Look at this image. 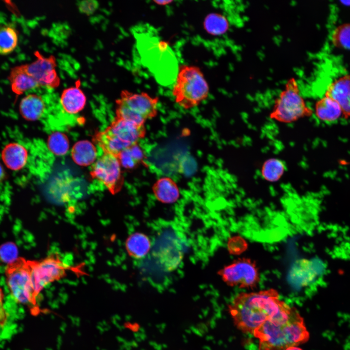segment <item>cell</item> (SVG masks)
<instances>
[{"label": "cell", "mask_w": 350, "mask_h": 350, "mask_svg": "<svg viewBox=\"0 0 350 350\" xmlns=\"http://www.w3.org/2000/svg\"><path fill=\"white\" fill-rule=\"evenodd\" d=\"M259 350H286L306 342L309 333L303 318L295 307L287 305L253 332Z\"/></svg>", "instance_id": "1"}, {"label": "cell", "mask_w": 350, "mask_h": 350, "mask_svg": "<svg viewBox=\"0 0 350 350\" xmlns=\"http://www.w3.org/2000/svg\"><path fill=\"white\" fill-rule=\"evenodd\" d=\"M287 305L275 289H269L239 294L230 304L229 309L237 328L244 333L253 334Z\"/></svg>", "instance_id": "2"}, {"label": "cell", "mask_w": 350, "mask_h": 350, "mask_svg": "<svg viewBox=\"0 0 350 350\" xmlns=\"http://www.w3.org/2000/svg\"><path fill=\"white\" fill-rule=\"evenodd\" d=\"M146 134L145 125L137 124L115 117L106 128L94 135L93 141L104 153L118 157L123 150L138 143Z\"/></svg>", "instance_id": "3"}, {"label": "cell", "mask_w": 350, "mask_h": 350, "mask_svg": "<svg viewBox=\"0 0 350 350\" xmlns=\"http://www.w3.org/2000/svg\"><path fill=\"white\" fill-rule=\"evenodd\" d=\"M209 94V85L199 68L179 66L172 95L180 107L185 109L195 107L205 100Z\"/></svg>", "instance_id": "4"}, {"label": "cell", "mask_w": 350, "mask_h": 350, "mask_svg": "<svg viewBox=\"0 0 350 350\" xmlns=\"http://www.w3.org/2000/svg\"><path fill=\"white\" fill-rule=\"evenodd\" d=\"M313 110L301 95L297 79L290 77L275 99L269 117L278 122L289 124L310 117Z\"/></svg>", "instance_id": "5"}, {"label": "cell", "mask_w": 350, "mask_h": 350, "mask_svg": "<svg viewBox=\"0 0 350 350\" xmlns=\"http://www.w3.org/2000/svg\"><path fill=\"white\" fill-rule=\"evenodd\" d=\"M6 281L10 294L18 303L29 307L38 313L36 295L32 276L31 260L18 258L7 264L5 270Z\"/></svg>", "instance_id": "6"}, {"label": "cell", "mask_w": 350, "mask_h": 350, "mask_svg": "<svg viewBox=\"0 0 350 350\" xmlns=\"http://www.w3.org/2000/svg\"><path fill=\"white\" fill-rule=\"evenodd\" d=\"M159 99L146 92L121 91L116 101V117L139 125L156 117L158 113Z\"/></svg>", "instance_id": "7"}, {"label": "cell", "mask_w": 350, "mask_h": 350, "mask_svg": "<svg viewBox=\"0 0 350 350\" xmlns=\"http://www.w3.org/2000/svg\"><path fill=\"white\" fill-rule=\"evenodd\" d=\"M223 280L230 286L253 289L260 281L256 262L248 258H239L218 272Z\"/></svg>", "instance_id": "8"}, {"label": "cell", "mask_w": 350, "mask_h": 350, "mask_svg": "<svg viewBox=\"0 0 350 350\" xmlns=\"http://www.w3.org/2000/svg\"><path fill=\"white\" fill-rule=\"evenodd\" d=\"M32 276L37 296L48 284L58 280L73 268L68 266L55 254H51L41 261H31Z\"/></svg>", "instance_id": "9"}, {"label": "cell", "mask_w": 350, "mask_h": 350, "mask_svg": "<svg viewBox=\"0 0 350 350\" xmlns=\"http://www.w3.org/2000/svg\"><path fill=\"white\" fill-rule=\"evenodd\" d=\"M121 167L117 157L104 153L91 165L90 174L115 194L121 191L124 183Z\"/></svg>", "instance_id": "10"}, {"label": "cell", "mask_w": 350, "mask_h": 350, "mask_svg": "<svg viewBox=\"0 0 350 350\" xmlns=\"http://www.w3.org/2000/svg\"><path fill=\"white\" fill-rule=\"evenodd\" d=\"M36 59L30 64H25L28 73L36 81L39 86L56 88L60 83L56 72L55 57H46L38 51L35 52Z\"/></svg>", "instance_id": "11"}, {"label": "cell", "mask_w": 350, "mask_h": 350, "mask_svg": "<svg viewBox=\"0 0 350 350\" xmlns=\"http://www.w3.org/2000/svg\"><path fill=\"white\" fill-rule=\"evenodd\" d=\"M325 95L336 101L342 114L350 117V74L341 76L332 82L328 87Z\"/></svg>", "instance_id": "12"}, {"label": "cell", "mask_w": 350, "mask_h": 350, "mask_svg": "<svg viewBox=\"0 0 350 350\" xmlns=\"http://www.w3.org/2000/svg\"><path fill=\"white\" fill-rule=\"evenodd\" d=\"M4 165L9 169L17 171L26 164L28 152L27 149L18 142H10L3 147L1 154Z\"/></svg>", "instance_id": "13"}, {"label": "cell", "mask_w": 350, "mask_h": 350, "mask_svg": "<svg viewBox=\"0 0 350 350\" xmlns=\"http://www.w3.org/2000/svg\"><path fill=\"white\" fill-rule=\"evenodd\" d=\"M80 82L78 81L75 86L64 89L61 93V105L63 109L69 114H77L83 110L86 105L87 98L80 88Z\"/></svg>", "instance_id": "14"}, {"label": "cell", "mask_w": 350, "mask_h": 350, "mask_svg": "<svg viewBox=\"0 0 350 350\" xmlns=\"http://www.w3.org/2000/svg\"><path fill=\"white\" fill-rule=\"evenodd\" d=\"M8 79L12 91L17 96L39 87L36 81L27 71L25 64L12 68Z\"/></svg>", "instance_id": "15"}, {"label": "cell", "mask_w": 350, "mask_h": 350, "mask_svg": "<svg viewBox=\"0 0 350 350\" xmlns=\"http://www.w3.org/2000/svg\"><path fill=\"white\" fill-rule=\"evenodd\" d=\"M45 109V103L41 96L28 94L22 98L19 105L20 114L26 121H35L39 119Z\"/></svg>", "instance_id": "16"}, {"label": "cell", "mask_w": 350, "mask_h": 350, "mask_svg": "<svg viewBox=\"0 0 350 350\" xmlns=\"http://www.w3.org/2000/svg\"><path fill=\"white\" fill-rule=\"evenodd\" d=\"M152 190L156 199L163 203H173L179 197V190L177 185L168 177H163L157 180L153 185Z\"/></svg>", "instance_id": "17"}, {"label": "cell", "mask_w": 350, "mask_h": 350, "mask_svg": "<svg viewBox=\"0 0 350 350\" xmlns=\"http://www.w3.org/2000/svg\"><path fill=\"white\" fill-rule=\"evenodd\" d=\"M315 113L319 120L325 122H332L339 118L342 111L336 101L324 95L315 103Z\"/></svg>", "instance_id": "18"}, {"label": "cell", "mask_w": 350, "mask_h": 350, "mask_svg": "<svg viewBox=\"0 0 350 350\" xmlns=\"http://www.w3.org/2000/svg\"><path fill=\"white\" fill-rule=\"evenodd\" d=\"M159 248L157 250V255L161 264L167 270L175 269L179 263L182 257L180 246L175 240L163 242V245Z\"/></svg>", "instance_id": "19"}, {"label": "cell", "mask_w": 350, "mask_h": 350, "mask_svg": "<svg viewBox=\"0 0 350 350\" xmlns=\"http://www.w3.org/2000/svg\"><path fill=\"white\" fill-rule=\"evenodd\" d=\"M71 156L74 162L78 165L87 166L93 164L97 159V150L93 143L88 140H80L73 145Z\"/></svg>", "instance_id": "20"}, {"label": "cell", "mask_w": 350, "mask_h": 350, "mask_svg": "<svg viewBox=\"0 0 350 350\" xmlns=\"http://www.w3.org/2000/svg\"><path fill=\"white\" fill-rule=\"evenodd\" d=\"M151 245L149 238L140 232H135L129 235L125 243L128 255L135 259L144 257L149 251Z\"/></svg>", "instance_id": "21"}, {"label": "cell", "mask_w": 350, "mask_h": 350, "mask_svg": "<svg viewBox=\"0 0 350 350\" xmlns=\"http://www.w3.org/2000/svg\"><path fill=\"white\" fill-rule=\"evenodd\" d=\"M285 170V164L282 160L276 158H271L263 162L260 173L263 179L274 183L281 179Z\"/></svg>", "instance_id": "22"}, {"label": "cell", "mask_w": 350, "mask_h": 350, "mask_svg": "<svg viewBox=\"0 0 350 350\" xmlns=\"http://www.w3.org/2000/svg\"><path fill=\"white\" fill-rule=\"evenodd\" d=\"M144 157V151L138 143L123 150L117 158L122 167L133 169L143 162Z\"/></svg>", "instance_id": "23"}, {"label": "cell", "mask_w": 350, "mask_h": 350, "mask_svg": "<svg viewBox=\"0 0 350 350\" xmlns=\"http://www.w3.org/2000/svg\"><path fill=\"white\" fill-rule=\"evenodd\" d=\"M18 36L16 29L10 26L0 27V55L12 53L17 48Z\"/></svg>", "instance_id": "24"}, {"label": "cell", "mask_w": 350, "mask_h": 350, "mask_svg": "<svg viewBox=\"0 0 350 350\" xmlns=\"http://www.w3.org/2000/svg\"><path fill=\"white\" fill-rule=\"evenodd\" d=\"M207 32L213 35H220L226 33L229 28V22L225 16L213 13L208 15L204 22Z\"/></svg>", "instance_id": "25"}, {"label": "cell", "mask_w": 350, "mask_h": 350, "mask_svg": "<svg viewBox=\"0 0 350 350\" xmlns=\"http://www.w3.org/2000/svg\"><path fill=\"white\" fill-rule=\"evenodd\" d=\"M47 146L50 151L56 156L65 155L69 149L68 137L64 133L55 132L51 134L47 140Z\"/></svg>", "instance_id": "26"}, {"label": "cell", "mask_w": 350, "mask_h": 350, "mask_svg": "<svg viewBox=\"0 0 350 350\" xmlns=\"http://www.w3.org/2000/svg\"><path fill=\"white\" fill-rule=\"evenodd\" d=\"M332 42L337 48L350 50V23L337 26L332 33Z\"/></svg>", "instance_id": "27"}, {"label": "cell", "mask_w": 350, "mask_h": 350, "mask_svg": "<svg viewBox=\"0 0 350 350\" xmlns=\"http://www.w3.org/2000/svg\"><path fill=\"white\" fill-rule=\"evenodd\" d=\"M17 246L12 242H7L0 246V261L7 264L18 259Z\"/></svg>", "instance_id": "28"}, {"label": "cell", "mask_w": 350, "mask_h": 350, "mask_svg": "<svg viewBox=\"0 0 350 350\" xmlns=\"http://www.w3.org/2000/svg\"><path fill=\"white\" fill-rule=\"evenodd\" d=\"M247 245L245 240L238 236L233 237L228 243V248L230 253L238 255L245 251Z\"/></svg>", "instance_id": "29"}, {"label": "cell", "mask_w": 350, "mask_h": 350, "mask_svg": "<svg viewBox=\"0 0 350 350\" xmlns=\"http://www.w3.org/2000/svg\"><path fill=\"white\" fill-rule=\"evenodd\" d=\"M99 3L95 0H85L78 2L77 5L79 11L87 15L93 14L98 9Z\"/></svg>", "instance_id": "30"}, {"label": "cell", "mask_w": 350, "mask_h": 350, "mask_svg": "<svg viewBox=\"0 0 350 350\" xmlns=\"http://www.w3.org/2000/svg\"><path fill=\"white\" fill-rule=\"evenodd\" d=\"M4 295L1 288L0 287V325L3 326L7 322V315L4 307L3 299Z\"/></svg>", "instance_id": "31"}, {"label": "cell", "mask_w": 350, "mask_h": 350, "mask_svg": "<svg viewBox=\"0 0 350 350\" xmlns=\"http://www.w3.org/2000/svg\"><path fill=\"white\" fill-rule=\"evenodd\" d=\"M6 177V172L3 168V167L1 164L0 163V182H2L4 179H5Z\"/></svg>", "instance_id": "32"}, {"label": "cell", "mask_w": 350, "mask_h": 350, "mask_svg": "<svg viewBox=\"0 0 350 350\" xmlns=\"http://www.w3.org/2000/svg\"><path fill=\"white\" fill-rule=\"evenodd\" d=\"M173 1L172 0H156L154 2L158 5H165L171 3Z\"/></svg>", "instance_id": "33"}, {"label": "cell", "mask_w": 350, "mask_h": 350, "mask_svg": "<svg viewBox=\"0 0 350 350\" xmlns=\"http://www.w3.org/2000/svg\"><path fill=\"white\" fill-rule=\"evenodd\" d=\"M286 350H302L299 348L297 347L296 346L291 347L288 348H287Z\"/></svg>", "instance_id": "34"}, {"label": "cell", "mask_w": 350, "mask_h": 350, "mask_svg": "<svg viewBox=\"0 0 350 350\" xmlns=\"http://www.w3.org/2000/svg\"><path fill=\"white\" fill-rule=\"evenodd\" d=\"M341 2L345 5H350V0H347V1H341Z\"/></svg>", "instance_id": "35"}]
</instances>
